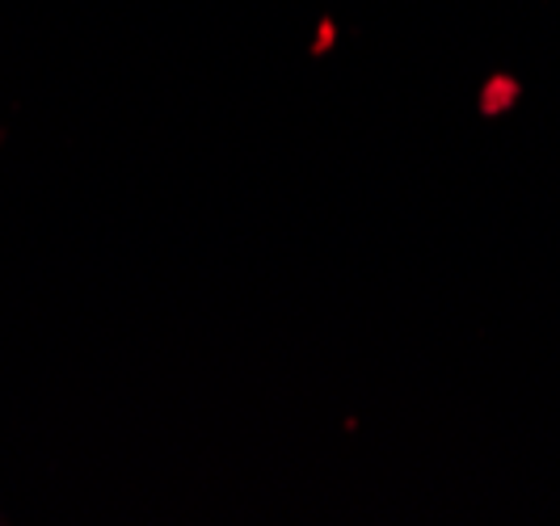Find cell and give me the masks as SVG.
Segmentation results:
<instances>
[{
	"instance_id": "obj_1",
	"label": "cell",
	"mask_w": 560,
	"mask_h": 526,
	"mask_svg": "<svg viewBox=\"0 0 560 526\" xmlns=\"http://www.w3.org/2000/svg\"><path fill=\"white\" fill-rule=\"evenodd\" d=\"M510 97H514V84H498V89L489 84V93H485V106H489V110H498V106H505Z\"/></svg>"
}]
</instances>
